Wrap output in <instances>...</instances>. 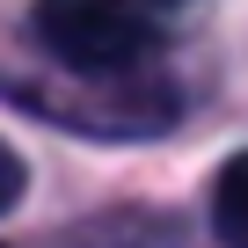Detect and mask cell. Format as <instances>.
I'll return each instance as SVG.
<instances>
[{
    "instance_id": "6da1fadb",
    "label": "cell",
    "mask_w": 248,
    "mask_h": 248,
    "mask_svg": "<svg viewBox=\"0 0 248 248\" xmlns=\"http://www.w3.org/2000/svg\"><path fill=\"white\" fill-rule=\"evenodd\" d=\"M30 30L66 73H88V80L139 73L161 44V30L146 22L139 0H37Z\"/></svg>"
},
{
    "instance_id": "7a4b0ae2",
    "label": "cell",
    "mask_w": 248,
    "mask_h": 248,
    "mask_svg": "<svg viewBox=\"0 0 248 248\" xmlns=\"http://www.w3.org/2000/svg\"><path fill=\"white\" fill-rule=\"evenodd\" d=\"M212 219H219V233H226L233 248H248V154H233V161L219 168V183H212Z\"/></svg>"
},
{
    "instance_id": "3957f363",
    "label": "cell",
    "mask_w": 248,
    "mask_h": 248,
    "mask_svg": "<svg viewBox=\"0 0 248 248\" xmlns=\"http://www.w3.org/2000/svg\"><path fill=\"white\" fill-rule=\"evenodd\" d=\"M15 197H22V154H15L8 139H0V212H8Z\"/></svg>"
}]
</instances>
